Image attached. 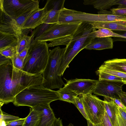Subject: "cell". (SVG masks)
Returning a JSON list of instances; mask_svg holds the SVG:
<instances>
[{
    "mask_svg": "<svg viewBox=\"0 0 126 126\" xmlns=\"http://www.w3.org/2000/svg\"><path fill=\"white\" fill-rule=\"evenodd\" d=\"M17 53L16 46L7 47L0 50V54L11 59Z\"/></svg>",
    "mask_w": 126,
    "mask_h": 126,
    "instance_id": "cell-29",
    "label": "cell"
},
{
    "mask_svg": "<svg viewBox=\"0 0 126 126\" xmlns=\"http://www.w3.org/2000/svg\"><path fill=\"white\" fill-rule=\"evenodd\" d=\"M122 82L98 80L93 93L105 98L120 99L119 94L123 91Z\"/></svg>",
    "mask_w": 126,
    "mask_h": 126,
    "instance_id": "cell-9",
    "label": "cell"
},
{
    "mask_svg": "<svg viewBox=\"0 0 126 126\" xmlns=\"http://www.w3.org/2000/svg\"><path fill=\"white\" fill-rule=\"evenodd\" d=\"M0 31L10 34L17 39L23 33L19 29L15 19L4 10L0 2Z\"/></svg>",
    "mask_w": 126,
    "mask_h": 126,
    "instance_id": "cell-11",
    "label": "cell"
},
{
    "mask_svg": "<svg viewBox=\"0 0 126 126\" xmlns=\"http://www.w3.org/2000/svg\"><path fill=\"white\" fill-rule=\"evenodd\" d=\"M124 0H84L83 4L92 5L95 8L99 10H106L112 6L122 4Z\"/></svg>",
    "mask_w": 126,
    "mask_h": 126,
    "instance_id": "cell-16",
    "label": "cell"
},
{
    "mask_svg": "<svg viewBox=\"0 0 126 126\" xmlns=\"http://www.w3.org/2000/svg\"><path fill=\"white\" fill-rule=\"evenodd\" d=\"M33 108L39 110L41 119L37 126H52L56 118L50 104H43Z\"/></svg>",
    "mask_w": 126,
    "mask_h": 126,
    "instance_id": "cell-13",
    "label": "cell"
},
{
    "mask_svg": "<svg viewBox=\"0 0 126 126\" xmlns=\"http://www.w3.org/2000/svg\"><path fill=\"white\" fill-rule=\"evenodd\" d=\"M65 0H48L44 7L46 14L43 23L48 24L58 23L61 11L65 7Z\"/></svg>",
    "mask_w": 126,
    "mask_h": 126,
    "instance_id": "cell-12",
    "label": "cell"
},
{
    "mask_svg": "<svg viewBox=\"0 0 126 126\" xmlns=\"http://www.w3.org/2000/svg\"><path fill=\"white\" fill-rule=\"evenodd\" d=\"M0 126H6V123L5 121H0Z\"/></svg>",
    "mask_w": 126,
    "mask_h": 126,
    "instance_id": "cell-44",
    "label": "cell"
},
{
    "mask_svg": "<svg viewBox=\"0 0 126 126\" xmlns=\"http://www.w3.org/2000/svg\"><path fill=\"white\" fill-rule=\"evenodd\" d=\"M115 31L116 32L115 33L126 37V31Z\"/></svg>",
    "mask_w": 126,
    "mask_h": 126,
    "instance_id": "cell-43",
    "label": "cell"
},
{
    "mask_svg": "<svg viewBox=\"0 0 126 126\" xmlns=\"http://www.w3.org/2000/svg\"><path fill=\"white\" fill-rule=\"evenodd\" d=\"M16 38L9 33L0 31V50L6 47L16 46Z\"/></svg>",
    "mask_w": 126,
    "mask_h": 126,
    "instance_id": "cell-22",
    "label": "cell"
},
{
    "mask_svg": "<svg viewBox=\"0 0 126 126\" xmlns=\"http://www.w3.org/2000/svg\"><path fill=\"white\" fill-rule=\"evenodd\" d=\"M96 74L99 76V79L109 81H116L123 82L121 79L119 77L103 72L96 71Z\"/></svg>",
    "mask_w": 126,
    "mask_h": 126,
    "instance_id": "cell-28",
    "label": "cell"
},
{
    "mask_svg": "<svg viewBox=\"0 0 126 126\" xmlns=\"http://www.w3.org/2000/svg\"><path fill=\"white\" fill-rule=\"evenodd\" d=\"M0 2L5 12L15 19L39 8L38 0H0Z\"/></svg>",
    "mask_w": 126,
    "mask_h": 126,
    "instance_id": "cell-8",
    "label": "cell"
},
{
    "mask_svg": "<svg viewBox=\"0 0 126 126\" xmlns=\"http://www.w3.org/2000/svg\"><path fill=\"white\" fill-rule=\"evenodd\" d=\"M113 41L110 37H95L85 49L88 50H102L112 49L113 48Z\"/></svg>",
    "mask_w": 126,
    "mask_h": 126,
    "instance_id": "cell-15",
    "label": "cell"
},
{
    "mask_svg": "<svg viewBox=\"0 0 126 126\" xmlns=\"http://www.w3.org/2000/svg\"><path fill=\"white\" fill-rule=\"evenodd\" d=\"M113 75L122 79L124 84H126V73L111 69L103 64L97 70Z\"/></svg>",
    "mask_w": 126,
    "mask_h": 126,
    "instance_id": "cell-25",
    "label": "cell"
},
{
    "mask_svg": "<svg viewBox=\"0 0 126 126\" xmlns=\"http://www.w3.org/2000/svg\"><path fill=\"white\" fill-rule=\"evenodd\" d=\"M33 11H32L26 13L15 19L17 26L20 31L22 32V27Z\"/></svg>",
    "mask_w": 126,
    "mask_h": 126,
    "instance_id": "cell-30",
    "label": "cell"
},
{
    "mask_svg": "<svg viewBox=\"0 0 126 126\" xmlns=\"http://www.w3.org/2000/svg\"><path fill=\"white\" fill-rule=\"evenodd\" d=\"M29 48H26L17 54L18 56L23 60H25L28 52Z\"/></svg>",
    "mask_w": 126,
    "mask_h": 126,
    "instance_id": "cell-37",
    "label": "cell"
},
{
    "mask_svg": "<svg viewBox=\"0 0 126 126\" xmlns=\"http://www.w3.org/2000/svg\"><path fill=\"white\" fill-rule=\"evenodd\" d=\"M41 119L40 111L33 108H30L28 115L26 117L24 126H37Z\"/></svg>",
    "mask_w": 126,
    "mask_h": 126,
    "instance_id": "cell-21",
    "label": "cell"
},
{
    "mask_svg": "<svg viewBox=\"0 0 126 126\" xmlns=\"http://www.w3.org/2000/svg\"><path fill=\"white\" fill-rule=\"evenodd\" d=\"M97 82L98 80L76 79L67 80L64 87L78 95H85L93 93Z\"/></svg>",
    "mask_w": 126,
    "mask_h": 126,
    "instance_id": "cell-10",
    "label": "cell"
},
{
    "mask_svg": "<svg viewBox=\"0 0 126 126\" xmlns=\"http://www.w3.org/2000/svg\"><path fill=\"white\" fill-rule=\"evenodd\" d=\"M26 117L6 123V126H24Z\"/></svg>",
    "mask_w": 126,
    "mask_h": 126,
    "instance_id": "cell-34",
    "label": "cell"
},
{
    "mask_svg": "<svg viewBox=\"0 0 126 126\" xmlns=\"http://www.w3.org/2000/svg\"><path fill=\"white\" fill-rule=\"evenodd\" d=\"M117 108L118 111L123 120L126 122V109L122 108L118 106Z\"/></svg>",
    "mask_w": 126,
    "mask_h": 126,
    "instance_id": "cell-38",
    "label": "cell"
},
{
    "mask_svg": "<svg viewBox=\"0 0 126 126\" xmlns=\"http://www.w3.org/2000/svg\"><path fill=\"white\" fill-rule=\"evenodd\" d=\"M46 14L45 8H39L33 12L25 22L22 30L26 29H34L43 23V20Z\"/></svg>",
    "mask_w": 126,
    "mask_h": 126,
    "instance_id": "cell-14",
    "label": "cell"
},
{
    "mask_svg": "<svg viewBox=\"0 0 126 126\" xmlns=\"http://www.w3.org/2000/svg\"><path fill=\"white\" fill-rule=\"evenodd\" d=\"M95 32L96 37H120L125 38L126 39V37L120 35L109 29L100 28L98 29Z\"/></svg>",
    "mask_w": 126,
    "mask_h": 126,
    "instance_id": "cell-26",
    "label": "cell"
},
{
    "mask_svg": "<svg viewBox=\"0 0 126 126\" xmlns=\"http://www.w3.org/2000/svg\"><path fill=\"white\" fill-rule=\"evenodd\" d=\"M88 126H94V125L89 120L87 121Z\"/></svg>",
    "mask_w": 126,
    "mask_h": 126,
    "instance_id": "cell-45",
    "label": "cell"
},
{
    "mask_svg": "<svg viewBox=\"0 0 126 126\" xmlns=\"http://www.w3.org/2000/svg\"><path fill=\"white\" fill-rule=\"evenodd\" d=\"M51 24L43 23L36 28L32 34L33 38L36 40L40 37L49 28Z\"/></svg>",
    "mask_w": 126,
    "mask_h": 126,
    "instance_id": "cell-27",
    "label": "cell"
},
{
    "mask_svg": "<svg viewBox=\"0 0 126 126\" xmlns=\"http://www.w3.org/2000/svg\"><path fill=\"white\" fill-rule=\"evenodd\" d=\"M105 111L113 126H118L116 117L117 105L111 98L104 97Z\"/></svg>",
    "mask_w": 126,
    "mask_h": 126,
    "instance_id": "cell-18",
    "label": "cell"
},
{
    "mask_svg": "<svg viewBox=\"0 0 126 126\" xmlns=\"http://www.w3.org/2000/svg\"><path fill=\"white\" fill-rule=\"evenodd\" d=\"M111 99L119 107L123 109H126V107L120 99L113 98Z\"/></svg>",
    "mask_w": 126,
    "mask_h": 126,
    "instance_id": "cell-39",
    "label": "cell"
},
{
    "mask_svg": "<svg viewBox=\"0 0 126 126\" xmlns=\"http://www.w3.org/2000/svg\"><path fill=\"white\" fill-rule=\"evenodd\" d=\"M52 126H63L62 120L59 118H56Z\"/></svg>",
    "mask_w": 126,
    "mask_h": 126,
    "instance_id": "cell-41",
    "label": "cell"
},
{
    "mask_svg": "<svg viewBox=\"0 0 126 126\" xmlns=\"http://www.w3.org/2000/svg\"><path fill=\"white\" fill-rule=\"evenodd\" d=\"M75 102L74 105L76 107L87 121L88 120L84 105L80 98L77 96L75 97Z\"/></svg>",
    "mask_w": 126,
    "mask_h": 126,
    "instance_id": "cell-32",
    "label": "cell"
},
{
    "mask_svg": "<svg viewBox=\"0 0 126 126\" xmlns=\"http://www.w3.org/2000/svg\"><path fill=\"white\" fill-rule=\"evenodd\" d=\"M103 64L111 69L126 73V59H114L107 60Z\"/></svg>",
    "mask_w": 126,
    "mask_h": 126,
    "instance_id": "cell-20",
    "label": "cell"
},
{
    "mask_svg": "<svg viewBox=\"0 0 126 126\" xmlns=\"http://www.w3.org/2000/svg\"><path fill=\"white\" fill-rule=\"evenodd\" d=\"M0 121L4 120L6 123L20 119L18 117L7 113L0 109Z\"/></svg>",
    "mask_w": 126,
    "mask_h": 126,
    "instance_id": "cell-33",
    "label": "cell"
},
{
    "mask_svg": "<svg viewBox=\"0 0 126 126\" xmlns=\"http://www.w3.org/2000/svg\"><path fill=\"white\" fill-rule=\"evenodd\" d=\"M103 126H113L112 122L106 113L105 110L102 121Z\"/></svg>",
    "mask_w": 126,
    "mask_h": 126,
    "instance_id": "cell-36",
    "label": "cell"
},
{
    "mask_svg": "<svg viewBox=\"0 0 126 126\" xmlns=\"http://www.w3.org/2000/svg\"><path fill=\"white\" fill-rule=\"evenodd\" d=\"M95 29L103 28L111 31H126V23L121 22H89Z\"/></svg>",
    "mask_w": 126,
    "mask_h": 126,
    "instance_id": "cell-17",
    "label": "cell"
},
{
    "mask_svg": "<svg viewBox=\"0 0 126 126\" xmlns=\"http://www.w3.org/2000/svg\"><path fill=\"white\" fill-rule=\"evenodd\" d=\"M67 126H74V125L70 123Z\"/></svg>",
    "mask_w": 126,
    "mask_h": 126,
    "instance_id": "cell-47",
    "label": "cell"
},
{
    "mask_svg": "<svg viewBox=\"0 0 126 126\" xmlns=\"http://www.w3.org/2000/svg\"><path fill=\"white\" fill-rule=\"evenodd\" d=\"M60 99L57 91L46 88L42 84L31 86L24 89L16 96L13 103L16 106L33 108Z\"/></svg>",
    "mask_w": 126,
    "mask_h": 126,
    "instance_id": "cell-3",
    "label": "cell"
},
{
    "mask_svg": "<svg viewBox=\"0 0 126 126\" xmlns=\"http://www.w3.org/2000/svg\"><path fill=\"white\" fill-rule=\"evenodd\" d=\"M119 95L120 100L126 108V93L123 91Z\"/></svg>",
    "mask_w": 126,
    "mask_h": 126,
    "instance_id": "cell-40",
    "label": "cell"
},
{
    "mask_svg": "<svg viewBox=\"0 0 126 126\" xmlns=\"http://www.w3.org/2000/svg\"><path fill=\"white\" fill-rule=\"evenodd\" d=\"M11 59L0 54V65L2 64L9 60Z\"/></svg>",
    "mask_w": 126,
    "mask_h": 126,
    "instance_id": "cell-42",
    "label": "cell"
},
{
    "mask_svg": "<svg viewBox=\"0 0 126 126\" xmlns=\"http://www.w3.org/2000/svg\"><path fill=\"white\" fill-rule=\"evenodd\" d=\"M57 91L60 100L65 101L74 104L75 97L78 95L74 92L64 87L59 89Z\"/></svg>",
    "mask_w": 126,
    "mask_h": 126,
    "instance_id": "cell-23",
    "label": "cell"
},
{
    "mask_svg": "<svg viewBox=\"0 0 126 126\" xmlns=\"http://www.w3.org/2000/svg\"><path fill=\"white\" fill-rule=\"evenodd\" d=\"M33 39L31 35L28 36L22 33L17 39V42L16 47L17 54L26 48H29Z\"/></svg>",
    "mask_w": 126,
    "mask_h": 126,
    "instance_id": "cell-24",
    "label": "cell"
},
{
    "mask_svg": "<svg viewBox=\"0 0 126 126\" xmlns=\"http://www.w3.org/2000/svg\"><path fill=\"white\" fill-rule=\"evenodd\" d=\"M113 13L116 15H126V8H113L110 9Z\"/></svg>",
    "mask_w": 126,
    "mask_h": 126,
    "instance_id": "cell-35",
    "label": "cell"
},
{
    "mask_svg": "<svg viewBox=\"0 0 126 126\" xmlns=\"http://www.w3.org/2000/svg\"><path fill=\"white\" fill-rule=\"evenodd\" d=\"M94 126H103L102 122L101 123L96 124H93Z\"/></svg>",
    "mask_w": 126,
    "mask_h": 126,
    "instance_id": "cell-46",
    "label": "cell"
},
{
    "mask_svg": "<svg viewBox=\"0 0 126 126\" xmlns=\"http://www.w3.org/2000/svg\"><path fill=\"white\" fill-rule=\"evenodd\" d=\"M65 50V47L58 46L49 51L47 63L42 74V85L44 87L51 90L60 89L64 84L61 76L58 75V69Z\"/></svg>",
    "mask_w": 126,
    "mask_h": 126,
    "instance_id": "cell-5",
    "label": "cell"
},
{
    "mask_svg": "<svg viewBox=\"0 0 126 126\" xmlns=\"http://www.w3.org/2000/svg\"><path fill=\"white\" fill-rule=\"evenodd\" d=\"M42 74L32 75L13 66L11 59L0 65V102H13L16 96L29 87L42 85Z\"/></svg>",
    "mask_w": 126,
    "mask_h": 126,
    "instance_id": "cell-1",
    "label": "cell"
},
{
    "mask_svg": "<svg viewBox=\"0 0 126 126\" xmlns=\"http://www.w3.org/2000/svg\"><path fill=\"white\" fill-rule=\"evenodd\" d=\"M96 30L88 23L81 22L71 35L47 44L48 47L60 45L66 46L65 51L59 63L58 69L59 76L63 75L75 57L96 37L95 32Z\"/></svg>",
    "mask_w": 126,
    "mask_h": 126,
    "instance_id": "cell-2",
    "label": "cell"
},
{
    "mask_svg": "<svg viewBox=\"0 0 126 126\" xmlns=\"http://www.w3.org/2000/svg\"><path fill=\"white\" fill-rule=\"evenodd\" d=\"M80 98L88 120L93 124L101 123L105 112L104 100L92 94L81 95Z\"/></svg>",
    "mask_w": 126,
    "mask_h": 126,
    "instance_id": "cell-6",
    "label": "cell"
},
{
    "mask_svg": "<svg viewBox=\"0 0 126 126\" xmlns=\"http://www.w3.org/2000/svg\"><path fill=\"white\" fill-rule=\"evenodd\" d=\"M49 54L46 42L32 40L24 60L23 71L32 75L42 74Z\"/></svg>",
    "mask_w": 126,
    "mask_h": 126,
    "instance_id": "cell-4",
    "label": "cell"
},
{
    "mask_svg": "<svg viewBox=\"0 0 126 126\" xmlns=\"http://www.w3.org/2000/svg\"><path fill=\"white\" fill-rule=\"evenodd\" d=\"M11 59L14 67L23 71L24 60L20 57L17 53Z\"/></svg>",
    "mask_w": 126,
    "mask_h": 126,
    "instance_id": "cell-31",
    "label": "cell"
},
{
    "mask_svg": "<svg viewBox=\"0 0 126 126\" xmlns=\"http://www.w3.org/2000/svg\"><path fill=\"white\" fill-rule=\"evenodd\" d=\"M81 23L51 24L40 37L35 40L51 42L70 36L76 31Z\"/></svg>",
    "mask_w": 126,
    "mask_h": 126,
    "instance_id": "cell-7",
    "label": "cell"
},
{
    "mask_svg": "<svg viewBox=\"0 0 126 126\" xmlns=\"http://www.w3.org/2000/svg\"><path fill=\"white\" fill-rule=\"evenodd\" d=\"M97 13L101 16V22H119L126 23V15H116L111 11L106 10H101Z\"/></svg>",
    "mask_w": 126,
    "mask_h": 126,
    "instance_id": "cell-19",
    "label": "cell"
}]
</instances>
